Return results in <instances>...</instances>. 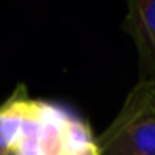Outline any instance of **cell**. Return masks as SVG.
Returning a JSON list of instances; mask_svg holds the SVG:
<instances>
[{"label":"cell","instance_id":"cell-1","mask_svg":"<svg viewBox=\"0 0 155 155\" xmlns=\"http://www.w3.org/2000/svg\"><path fill=\"white\" fill-rule=\"evenodd\" d=\"M95 147L90 127L67 110L32 98L14 148L22 155H77Z\"/></svg>","mask_w":155,"mask_h":155},{"label":"cell","instance_id":"cell-2","mask_svg":"<svg viewBox=\"0 0 155 155\" xmlns=\"http://www.w3.org/2000/svg\"><path fill=\"white\" fill-rule=\"evenodd\" d=\"M95 143L98 155H155V84L138 82Z\"/></svg>","mask_w":155,"mask_h":155},{"label":"cell","instance_id":"cell-3","mask_svg":"<svg viewBox=\"0 0 155 155\" xmlns=\"http://www.w3.org/2000/svg\"><path fill=\"white\" fill-rule=\"evenodd\" d=\"M122 28L137 47L140 82L155 84V0H130Z\"/></svg>","mask_w":155,"mask_h":155},{"label":"cell","instance_id":"cell-4","mask_svg":"<svg viewBox=\"0 0 155 155\" xmlns=\"http://www.w3.org/2000/svg\"><path fill=\"white\" fill-rule=\"evenodd\" d=\"M32 98L24 85H18L7 102L0 105V153L15 147L24 127Z\"/></svg>","mask_w":155,"mask_h":155},{"label":"cell","instance_id":"cell-5","mask_svg":"<svg viewBox=\"0 0 155 155\" xmlns=\"http://www.w3.org/2000/svg\"><path fill=\"white\" fill-rule=\"evenodd\" d=\"M0 155H22V153L17 150V148H10V150L4 152V153H0Z\"/></svg>","mask_w":155,"mask_h":155}]
</instances>
